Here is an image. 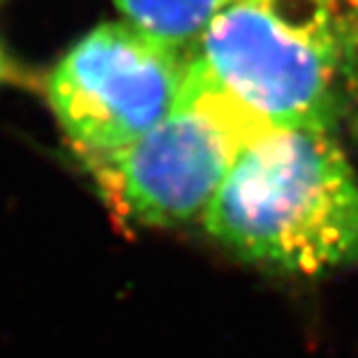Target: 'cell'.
Masks as SVG:
<instances>
[{
    "instance_id": "5b68a950",
    "label": "cell",
    "mask_w": 358,
    "mask_h": 358,
    "mask_svg": "<svg viewBox=\"0 0 358 358\" xmlns=\"http://www.w3.org/2000/svg\"><path fill=\"white\" fill-rule=\"evenodd\" d=\"M127 24L176 49L196 47L210 21L236 0H113Z\"/></svg>"
},
{
    "instance_id": "ba28073f",
    "label": "cell",
    "mask_w": 358,
    "mask_h": 358,
    "mask_svg": "<svg viewBox=\"0 0 358 358\" xmlns=\"http://www.w3.org/2000/svg\"><path fill=\"white\" fill-rule=\"evenodd\" d=\"M14 79H17V70H14V65L10 63V58L5 56V51L0 49V83L14 81Z\"/></svg>"
},
{
    "instance_id": "7a4b0ae2",
    "label": "cell",
    "mask_w": 358,
    "mask_h": 358,
    "mask_svg": "<svg viewBox=\"0 0 358 358\" xmlns=\"http://www.w3.org/2000/svg\"><path fill=\"white\" fill-rule=\"evenodd\" d=\"M194 56L266 129H331L347 70V28L329 0H236Z\"/></svg>"
},
{
    "instance_id": "52a82bcc",
    "label": "cell",
    "mask_w": 358,
    "mask_h": 358,
    "mask_svg": "<svg viewBox=\"0 0 358 358\" xmlns=\"http://www.w3.org/2000/svg\"><path fill=\"white\" fill-rule=\"evenodd\" d=\"M347 67H354L358 77V19L347 33Z\"/></svg>"
},
{
    "instance_id": "8992f818",
    "label": "cell",
    "mask_w": 358,
    "mask_h": 358,
    "mask_svg": "<svg viewBox=\"0 0 358 358\" xmlns=\"http://www.w3.org/2000/svg\"><path fill=\"white\" fill-rule=\"evenodd\" d=\"M329 5L338 12V17L342 19V24H345L349 33V28H352L358 19V0H329Z\"/></svg>"
},
{
    "instance_id": "3957f363",
    "label": "cell",
    "mask_w": 358,
    "mask_h": 358,
    "mask_svg": "<svg viewBox=\"0 0 358 358\" xmlns=\"http://www.w3.org/2000/svg\"><path fill=\"white\" fill-rule=\"evenodd\" d=\"M266 129L192 53L173 111L120 153L90 162L109 203L148 227L203 217L236 157Z\"/></svg>"
},
{
    "instance_id": "6da1fadb",
    "label": "cell",
    "mask_w": 358,
    "mask_h": 358,
    "mask_svg": "<svg viewBox=\"0 0 358 358\" xmlns=\"http://www.w3.org/2000/svg\"><path fill=\"white\" fill-rule=\"evenodd\" d=\"M203 227L264 268L319 275L358 262V176L331 129H271L241 150Z\"/></svg>"
},
{
    "instance_id": "277c9868",
    "label": "cell",
    "mask_w": 358,
    "mask_h": 358,
    "mask_svg": "<svg viewBox=\"0 0 358 358\" xmlns=\"http://www.w3.org/2000/svg\"><path fill=\"white\" fill-rule=\"evenodd\" d=\"M189 58L127 21L90 30L49 77V102L86 164L111 157L176 106Z\"/></svg>"
}]
</instances>
